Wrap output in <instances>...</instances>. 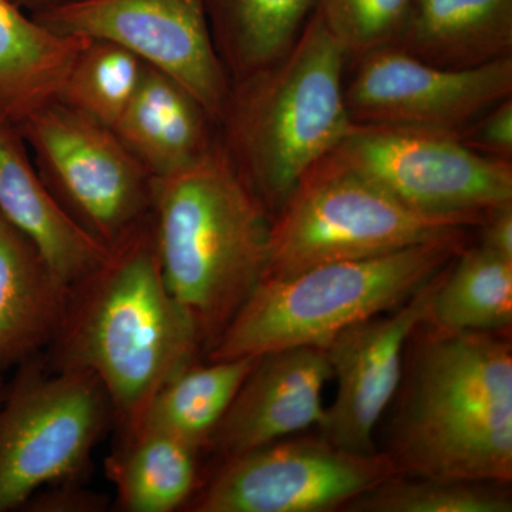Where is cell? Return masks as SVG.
Instances as JSON below:
<instances>
[{
    "label": "cell",
    "mask_w": 512,
    "mask_h": 512,
    "mask_svg": "<svg viewBox=\"0 0 512 512\" xmlns=\"http://www.w3.org/2000/svg\"><path fill=\"white\" fill-rule=\"evenodd\" d=\"M204 353L194 320L168 289L153 214L70 285L50 370H87L103 384L121 433L137 429L171 377Z\"/></svg>",
    "instance_id": "6da1fadb"
},
{
    "label": "cell",
    "mask_w": 512,
    "mask_h": 512,
    "mask_svg": "<svg viewBox=\"0 0 512 512\" xmlns=\"http://www.w3.org/2000/svg\"><path fill=\"white\" fill-rule=\"evenodd\" d=\"M421 323L406 350L386 453L404 476L512 481V345Z\"/></svg>",
    "instance_id": "7a4b0ae2"
},
{
    "label": "cell",
    "mask_w": 512,
    "mask_h": 512,
    "mask_svg": "<svg viewBox=\"0 0 512 512\" xmlns=\"http://www.w3.org/2000/svg\"><path fill=\"white\" fill-rule=\"evenodd\" d=\"M151 214L165 284L194 320L207 355L264 279L271 215L220 138L197 163L154 180Z\"/></svg>",
    "instance_id": "3957f363"
},
{
    "label": "cell",
    "mask_w": 512,
    "mask_h": 512,
    "mask_svg": "<svg viewBox=\"0 0 512 512\" xmlns=\"http://www.w3.org/2000/svg\"><path fill=\"white\" fill-rule=\"evenodd\" d=\"M348 60L313 12L284 57L231 83L218 138L271 218L355 126L345 101Z\"/></svg>",
    "instance_id": "277c9868"
},
{
    "label": "cell",
    "mask_w": 512,
    "mask_h": 512,
    "mask_svg": "<svg viewBox=\"0 0 512 512\" xmlns=\"http://www.w3.org/2000/svg\"><path fill=\"white\" fill-rule=\"evenodd\" d=\"M466 241L463 231L392 254L264 279L205 356L228 360L299 346L325 349L343 330L412 298Z\"/></svg>",
    "instance_id": "5b68a950"
},
{
    "label": "cell",
    "mask_w": 512,
    "mask_h": 512,
    "mask_svg": "<svg viewBox=\"0 0 512 512\" xmlns=\"http://www.w3.org/2000/svg\"><path fill=\"white\" fill-rule=\"evenodd\" d=\"M463 231L467 227L458 222L412 210L329 154L303 175L272 217L264 279L392 254Z\"/></svg>",
    "instance_id": "8992f818"
},
{
    "label": "cell",
    "mask_w": 512,
    "mask_h": 512,
    "mask_svg": "<svg viewBox=\"0 0 512 512\" xmlns=\"http://www.w3.org/2000/svg\"><path fill=\"white\" fill-rule=\"evenodd\" d=\"M111 423L113 407L94 373L50 370L40 355L20 363L0 403V512L76 481Z\"/></svg>",
    "instance_id": "52a82bcc"
},
{
    "label": "cell",
    "mask_w": 512,
    "mask_h": 512,
    "mask_svg": "<svg viewBox=\"0 0 512 512\" xmlns=\"http://www.w3.org/2000/svg\"><path fill=\"white\" fill-rule=\"evenodd\" d=\"M18 128L53 197L104 248L150 215L154 178L113 128L60 101L37 110Z\"/></svg>",
    "instance_id": "ba28073f"
},
{
    "label": "cell",
    "mask_w": 512,
    "mask_h": 512,
    "mask_svg": "<svg viewBox=\"0 0 512 512\" xmlns=\"http://www.w3.org/2000/svg\"><path fill=\"white\" fill-rule=\"evenodd\" d=\"M333 157L420 214L478 227L512 202V163L478 154L453 131L355 124Z\"/></svg>",
    "instance_id": "9c48e42d"
},
{
    "label": "cell",
    "mask_w": 512,
    "mask_h": 512,
    "mask_svg": "<svg viewBox=\"0 0 512 512\" xmlns=\"http://www.w3.org/2000/svg\"><path fill=\"white\" fill-rule=\"evenodd\" d=\"M400 474L386 451L350 453L320 434L286 437L224 458L184 511H342L359 495Z\"/></svg>",
    "instance_id": "30bf717a"
},
{
    "label": "cell",
    "mask_w": 512,
    "mask_h": 512,
    "mask_svg": "<svg viewBox=\"0 0 512 512\" xmlns=\"http://www.w3.org/2000/svg\"><path fill=\"white\" fill-rule=\"evenodd\" d=\"M33 16L62 35L130 50L185 87L218 124L231 79L212 39L205 0H84Z\"/></svg>",
    "instance_id": "8fae6325"
},
{
    "label": "cell",
    "mask_w": 512,
    "mask_h": 512,
    "mask_svg": "<svg viewBox=\"0 0 512 512\" xmlns=\"http://www.w3.org/2000/svg\"><path fill=\"white\" fill-rule=\"evenodd\" d=\"M355 60L345 101L363 126L458 131L512 97V56L471 69H443L399 47L369 50Z\"/></svg>",
    "instance_id": "7c38bea8"
},
{
    "label": "cell",
    "mask_w": 512,
    "mask_h": 512,
    "mask_svg": "<svg viewBox=\"0 0 512 512\" xmlns=\"http://www.w3.org/2000/svg\"><path fill=\"white\" fill-rule=\"evenodd\" d=\"M446 268L393 311L350 326L326 346L338 392L318 429L336 447L356 454L379 451L377 423L396 397L407 345L426 319Z\"/></svg>",
    "instance_id": "4fadbf2b"
},
{
    "label": "cell",
    "mask_w": 512,
    "mask_h": 512,
    "mask_svg": "<svg viewBox=\"0 0 512 512\" xmlns=\"http://www.w3.org/2000/svg\"><path fill=\"white\" fill-rule=\"evenodd\" d=\"M332 379L328 352L318 346L258 356L207 450L224 458L320 426L322 393Z\"/></svg>",
    "instance_id": "5bb4252c"
},
{
    "label": "cell",
    "mask_w": 512,
    "mask_h": 512,
    "mask_svg": "<svg viewBox=\"0 0 512 512\" xmlns=\"http://www.w3.org/2000/svg\"><path fill=\"white\" fill-rule=\"evenodd\" d=\"M0 214L39 248L69 286L90 274L109 254L63 210L40 177L19 128L2 117Z\"/></svg>",
    "instance_id": "9a60e30c"
},
{
    "label": "cell",
    "mask_w": 512,
    "mask_h": 512,
    "mask_svg": "<svg viewBox=\"0 0 512 512\" xmlns=\"http://www.w3.org/2000/svg\"><path fill=\"white\" fill-rule=\"evenodd\" d=\"M113 130L154 180L197 163L218 141L217 124L200 101L150 66Z\"/></svg>",
    "instance_id": "2e32d148"
},
{
    "label": "cell",
    "mask_w": 512,
    "mask_h": 512,
    "mask_svg": "<svg viewBox=\"0 0 512 512\" xmlns=\"http://www.w3.org/2000/svg\"><path fill=\"white\" fill-rule=\"evenodd\" d=\"M69 289L39 248L0 214V367L19 366L52 345Z\"/></svg>",
    "instance_id": "e0dca14e"
},
{
    "label": "cell",
    "mask_w": 512,
    "mask_h": 512,
    "mask_svg": "<svg viewBox=\"0 0 512 512\" xmlns=\"http://www.w3.org/2000/svg\"><path fill=\"white\" fill-rule=\"evenodd\" d=\"M392 46L443 69L512 56V0H410Z\"/></svg>",
    "instance_id": "ac0fdd59"
},
{
    "label": "cell",
    "mask_w": 512,
    "mask_h": 512,
    "mask_svg": "<svg viewBox=\"0 0 512 512\" xmlns=\"http://www.w3.org/2000/svg\"><path fill=\"white\" fill-rule=\"evenodd\" d=\"M84 42L47 28L12 0H0V117L18 127L56 101Z\"/></svg>",
    "instance_id": "d6986e66"
},
{
    "label": "cell",
    "mask_w": 512,
    "mask_h": 512,
    "mask_svg": "<svg viewBox=\"0 0 512 512\" xmlns=\"http://www.w3.org/2000/svg\"><path fill=\"white\" fill-rule=\"evenodd\" d=\"M121 434L119 447L104 461L119 510H184L201 485V450L150 427Z\"/></svg>",
    "instance_id": "ffe728a7"
},
{
    "label": "cell",
    "mask_w": 512,
    "mask_h": 512,
    "mask_svg": "<svg viewBox=\"0 0 512 512\" xmlns=\"http://www.w3.org/2000/svg\"><path fill=\"white\" fill-rule=\"evenodd\" d=\"M212 39L231 83L284 57L316 0H205Z\"/></svg>",
    "instance_id": "44dd1931"
},
{
    "label": "cell",
    "mask_w": 512,
    "mask_h": 512,
    "mask_svg": "<svg viewBox=\"0 0 512 512\" xmlns=\"http://www.w3.org/2000/svg\"><path fill=\"white\" fill-rule=\"evenodd\" d=\"M256 359L208 360V365L198 360L185 367L158 390L138 427L164 431L207 450Z\"/></svg>",
    "instance_id": "7402d4cb"
},
{
    "label": "cell",
    "mask_w": 512,
    "mask_h": 512,
    "mask_svg": "<svg viewBox=\"0 0 512 512\" xmlns=\"http://www.w3.org/2000/svg\"><path fill=\"white\" fill-rule=\"evenodd\" d=\"M424 323L444 332L510 330L512 261L466 245L447 265Z\"/></svg>",
    "instance_id": "603a6c76"
},
{
    "label": "cell",
    "mask_w": 512,
    "mask_h": 512,
    "mask_svg": "<svg viewBox=\"0 0 512 512\" xmlns=\"http://www.w3.org/2000/svg\"><path fill=\"white\" fill-rule=\"evenodd\" d=\"M146 67L116 43L86 39L56 101L113 128L137 93Z\"/></svg>",
    "instance_id": "cb8c5ba5"
},
{
    "label": "cell",
    "mask_w": 512,
    "mask_h": 512,
    "mask_svg": "<svg viewBox=\"0 0 512 512\" xmlns=\"http://www.w3.org/2000/svg\"><path fill=\"white\" fill-rule=\"evenodd\" d=\"M343 512H511L510 484L454 478H390L350 501Z\"/></svg>",
    "instance_id": "d4e9b609"
},
{
    "label": "cell",
    "mask_w": 512,
    "mask_h": 512,
    "mask_svg": "<svg viewBox=\"0 0 512 512\" xmlns=\"http://www.w3.org/2000/svg\"><path fill=\"white\" fill-rule=\"evenodd\" d=\"M410 0H316V15L349 57L392 45Z\"/></svg>",
    "instance_id": "484cf974"
},
{
    "label": "cell",
    "mask_w": 512,
    "mask_h": 512,
    "mask_svg": "<svg viewBox=\"0 0 512 512\" xmlns=\"http://www.w3.org/2000/svg\"><path fill=\"white\" fill-rule=\"evenodd\" d=\"M458 137L478 154L512 163V97L484 111Z\"/></svg>",
    "instance_id": "4316f807"
},
{
    "label": "cell",
    "mask_w": 512,
    "mask_h": 512,
    "mask_svg": "<svg viewBox=\"0 0 512 512\" xmlns=\"http://www.w3.org/2000/svg\"><path fill=\"white\" fill-rule=\"evenodd\" d=\"M109 508L103 494L94 493L82 485L60 483L37 491L22 510L33 512H101Z\"/></svg>",
    "instance_id": "83f0119b"
},
{
    "label": "cell",
    "mask_w": 512,
    "mask_h": 512,
    "mask_svg": "<svg viewBox=\"0 0 512 512\" xmlns=\"http://www.w3.org/2000/svg\"><path fill=\"white\" fill-rule=\"evenodd\" d=\"M478 228H481L478 245L512 261V202L488 212Z\"/></svg>",
    "instance_id": "f1b7e54d"
},
{
    "label": "cell",
    "mask_w": 512,
    "mask_h": 512,
    "mask_svg": "<svg viewBox=\"0 0 512 512\" xmlns=\"http://www.w3.org/2000/svg\"><path fill=\"white\" fill-rule=\"evenodd\" d=\"M12 2H15L20 8L25 9L30 15H39V13L64 8V6L84 2V0H12Z\"/></svg>",
    "instance_id": "f546056e"
},
{
    "label": "cell",
    "mask_w": 512,
    "mask_h": 512,
    "mask_svg": "<svg viewBox=\"0 0 512 512\" xmlns=\"http://www.w3.org/2000/svg\"><path fill=\"white\" fill-rule=\"evenodd\" d=\"M6 384L3 380L2 373H0V403H2L3 397H5Z\"/></svg>",
    "instance_id": "4dcf8cb0"
}]
</instances>
